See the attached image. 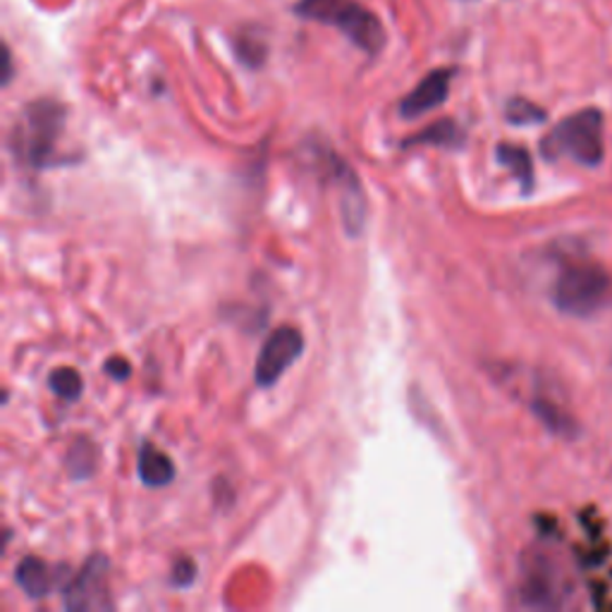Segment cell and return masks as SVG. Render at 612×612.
Segmentation results:
<instances>
[{"mask_svg": "<svg viewBox=\"0 0 612 612\" xmlns=\"http://www.w3.org/2000/svg\"><path fill=\"white\" fill-rule=\"evenodd\" d=\"M295 15L306 22L336 27L366 56H378L386 46V30L380 20L360 0H299Z\"/></svg>", "mask_w": 612, "mask_h": 612, "instance_id": "obj_1", "label": "cell"}, {"mask_svg": "<svg viewBox=\"0 0 612 612\" xmlns=\"http://www.w3.org/2000/svg\"><path fill=\"white\" fill-rule=\"evenodd\" d=\"M66 127V108L56 101L42 98L24 108L22 118L12 132V149L17 161L30 165L34 170H42L54 163L56 142Z\"/></svg>", "mask_w": 612, "mask_h": 612, "instance_id": "obj_2", "label": "cell"}, {"mask_svg": "<svg viewBox=\"0 0 612 612\" xmlns=\"http://www.w3.org/2000/svg\"><path fill=\"white\" fill-rule=\"evenodd\" d=\"M543 156H567L586 168H596L603 161V115L586 108L569 115L543 139Z\"/></svg>", "mask_w": 612, "mask_h": 612, "instance_id": "obj_3", "label": "cell"}, {"mask_svg": "<svg viewBox=\"0 0 612 612\" xmlns=\"http://www.w3.org/2000/svg\"><path fill=\"white\" fill-rule=\"evenodd\" d=\"M612 299V278L596 263H569L553 285V304L567 316H591Z\"/></svg>", "mask_w": 612, "mask_h": 612, "instance_id": "obj_4", "label": "cell"}, {"mask_svg": "<svg viewBox=\"0 0 612 612\" xmlns=\"http://www.w3.org/2000/svg\"><path fill=\"white\" fill-rule=\"evenodd\" d=\"M565 567L548 553H531L521 569V601L527 608H563L569 596Z\"/></svg>", "mask_w": 612, "mask_h": 612, "instance_id": "obj_5", "label": "cell"}, {"mask_svg": "<svg viewBox=\"0 0 612 612\" xmlns=\"http://www.w3.org/2000/svg\"><path fill=\"white\" fill-rule=\"evenodd\" d=\"M304 352V336L297 328L280 326L266 338L263 348L257 356V368H254V380L259 388H273L278 378L295 364Z\"/></svg>", "mask_w": 612, "mask_h": 612, "instance_id": "obj_6", "label": "cell"}, {"mask_svg": "<svg viewBox=\"0 0 612 612\" xmlns=\"http://www.w3.org/2000/svg\"><path fill=\"white\" fill-rule=\"evenodd\" d=\"M68 610H108V560L94 555L66 586Z\"/></svg>", "mask_w": 612, "mask_h": 612, "instance_id": "obj_7", "label": "cell"}, {"mask_svg": "<svg viewBox=\"0 0 612 612\" xmlns=\"http://www.w3.org/2000/svg\"><path fill=\"white\" fill-rule=\"evenodd\" d=\"M457 74V70L452 68H438L428 72L424 80H421L410 94L402 98L400 104V115L407 120L421 118L431 110H436L438 106H443L448 101L450 94V82L452 76Z\"/></svg>", "mask_w": 612, "mask_h": 612, "instance_id": "obj_8", "label": "cell"}, {"mask_svg": "<svg viewBox=\"0 0 612 612\" xmlns=\"http://www.w3.org/2000/svg\"><path fill=\"white\" fill-rule=\"evenodd\" d=\"M336 163V177L340 187V199H342V225L344 233L350 237H360L362 227L366 223V199L360 180H356L354 170L348 163L340 158H333Z\"/></svg>", "mask_w": 612, "mask_h": 612, "instance_id": "obj_9", "label": "cell"}, {"mask_svg": "<svg viewBox=\"0 0 612 612\" xmlns=\"http://www.w3.org/2000/svg\"><path fill=\"white\" fill-rule=\"evenodd\" d=\"M137 471H139V479H142V483L149 489L168 486L175 476V467L170 462V457L163 455L158 448H153L149 443H144L142 448H139Z\"/></svg>", "mask_w": 612, "mask_h": 612, "instance_id": "obj_10", "label": "cell"}, {"mask_svg": "<svg viewBox=\"0 0 612 612\" xmlns=\"http://www.w3.org/2000/svg\"><path fill=\"white\" fill-rule=\"evenodd\" d=\"M15 581L30 598H46L50 589H54L56 577H54V569H50L44 560L30 555L17 565Z\"/></svg>", "mask_w": 612, "mask_h": 612, "instance_id": "obj_11", "label": "cell"}, {"mask_svg": "<svg viewBox=\"0 0 612 612\" xmlns=\"http://www.w3.org/2000/svg\"><path fill=\"white\" fill-rule=\"evenodd\" d=\"M495 158L501 161L505 168L513 173L525 195H529L531 187H533V163L529 151L525 146H515V144H501L495 149Z\"/></svg>", "mask_w": 612, "mask_h": 612, "instance_id": "obj_12", "label": "cell"}, {"mask_svg": "<svg viewBox=\"0 0 612 612\" xmlns=\"http://www.w3.org/2000/svg\"><path fill=\"white\" fill-rule=\"evenodd\" d=\"M419 144L457 149L459 144H462V132H459V127L452 120H440V122H433L431 127H426V130H421L419 134L407 139L402 146L410 149V146H419Z\"/></svg>", "mask_w": 612, "mask_h": 612, "instance_id": "obj_13", "label": "cell"}, {"mask_svg": "<svg viewBox=\"0 0 612 612\" xmlns=\"http://www.w3.org/2000/svg\"><path fill=\"white\" fill-rule=\"evenodd\" d=\"M533 412L539 414L543 424L551 428L553 433H557V436H565V438L577 436V424H574V419L565 410H560L555 402L536 398L533 400Z\"/></svg>", "mask_w": 612, "mask_h": 612, "instance_id": "obj_14", "label": "cell"}, {"mask_svg": "<svg viewBox=\"0 0 612 612\" xmlns=\"http://www.w3.org/2000/svg\"><path fill=\"white\" fill-rule=\"evenodd\" d=\"M96 445L89 443L86 438H80L72 443V448L68 452V471L72 479H89L96 471Z\"/></svg>", "mask_w": 612, "mask_h": 612, "instance_id": "obj_15", "label": "cell"}, {"mask_svg": "<svg viewBox=\"0 0 612 612\" xmlns=\"http://www.w3.org/2000/svg\"><path fill=\"white\" fill-rule=\"evenodd\" d=\"M48 388L54 390L60 400L66 402H76L82 398V390H84V382L82 376L74 372L70 366H60L56 368L54 374L48 376Z\"/></svg>", "mask_w": 612, "mask_h": 612, "instance_id": "obj_16", "label": "cell"}, {"mask_svg": "<svg viewBox=\"0 0 612 612\" xmlns=\"http://www.w3.org/2000/svg\"><path fill=\"white\" fill-rule=\"evenodd\" d=\"M505 118H507V122L519 125V127L539 125L545 120V110L531 104V101H527V98H513L505 108Z\"/></svg>", "mask_w": 612, "mask_h": 612, "instance_id": "obj_17", "label": "cell"}, {"mask_svg": "<svg viewBox=\"0 0 612 612\" xmlns=\"http://www.w3.org/2000/svg\"><path fill=\"white\" fill-rule=\"evenodd\" d=\"M235 50H237L239 60L249 68H259L263 58H266V46L261 42H257V38H254L251 34H245L242 38H237Z\"/></svg>", "mask_w": 612, "mask_h": 612, "instance_id": "obj_18", "label": "cell"}, {"mask_svg": "<svg viewBox=\"0 0 612 612\" xmlns=\"http://www.w3.org/2000/svg\"><path fill=\"white\" fill-rule=\"evenodd\" d=\"M106 374L115 380H127L132 374V366L127 364V360H122V356H110L106 362Z\"/></svg>", "mask_w": 612, "mask_h": 612, "instance_id": "obj_19", "label": "cell"}, {"mask_svg": "<svg viewBox=\"0 0 612 612\" xmlns=\"http://www.w3.org/2000/svg\"><path fill=\"white\" fill-rule=\"evenodd\" d=\"M173 581L177 586H189L191 581H195V565L189 563V560H177L175 567H173Z\"/></svg>", "mask_w": 612, "mask_h": 612, "instance_id": "obj_20", "label": "cell"}, {"mask_svg": "<svg viewBox=\"0 0 612 612\" xmlns=\"http://www.w3.org/2000/svg\"><path fill=\"white\" fill-rule=\"evenodd\" d=\"M10 74H12V62H10V50L5 48V84L10 82Z\"/></svg>", "mask_w": 612, "mask_h": 612, "instance_id": "obj_21", "label": "cell"}]
</instances>
